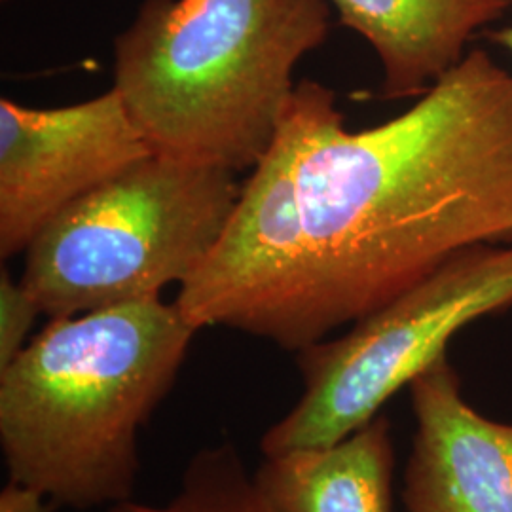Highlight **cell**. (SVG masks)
I'll return each mask as SVG.
<instances>
[{"label": "cell", "instance_id": "30bf717a", "mask_svg": "<svg viewBox=\"0 0 512 512\" xmlns=\"http://www.w3.org/2000/svg\"><path fill=\"white\" fill-rule=\"evenodd\" d=\"M109 512H277L230 440L205 446L184 469L181 486L164 505L128 501Z\"/></svg>", "mask_w": 512, "mask_h": 512}, {"label": "cell", "instance_id": "277c9868", "mask_svg": "<svg viewBox=\"0 0 512 512\" xmlns=\"http://www.w3.org/2000/svg\"><path fill=\"white\" fill-rule=\"evenodd\" d=\"M236 175L148 154L50 220L19 281L50 319L156 300L217 247L241 196Z\"/></svg>", "mask_w": 512, "mask_h": 512}, {"label": "cell", "instance_id": "4fadbf2b", "mask_svg": "<svg viewBox=\"0 0 512 512\" xmlns=\"http://www.w3.org/2000/svg\"><path fill=\"white\" fill-rule=\"evenodd\" d=\"M488 37L492 38V42L499 44L501 48H505L512 55V23L507 27H501L497 31L488 33Z\"/></svg>", "mask_w": 512, "mask_h": 512}, {"label": "cell", "instance_id": "8992f818", "mask_svg": "<svg viewBox=\"0 0 512 512\" xmlns=\"http://www.w3.org/2000/svg\"><path fill=\"white\" fill-rule=\"evenodd\" d=\"M150 152L118 93L71 107L0 101V256L25 253L71 203Z\"/></svg>", "mask_w": 512, "mask_h": 512}, {"label": "cell", "instance_id": "52a82bcc", "mask_svg": "<svg viewBox=\"0 0 512 512\" xmlns=\"http://www.w3.org/2000/svg\"><path fill=\"white\" fill-rule=\"evenodd\" d=\"M416 435L404 473L408 512H512V423L478 414L442 355L410 384Z\"/></svg>", "mask_w": 512, "mask_h": 512}, {"label": "cell", "instance_id": "8fae6325", "mask_svg": "<svg viewBox=\"0 0 512 512\" xmlns=\"http://www.w3.org/2000/svg\"><path fill=\"white\" fill-rule=\"evenodd\" d=\"M42 311L35 298L6 270L0 272V370L29 344L27 334Z\"/></svg>", "mask_w": 512, "mask_h": 512}, {"label": "cell", "instance_id": "3957f363", "mask_svg": "<svg viewBox=\"0 0 512 512\" xmlns=\"http://www.w3.org/2000/svg\"><path fill=\"white\" fill-rule=\"evenodd\" d=\"M329 0H143L114 38V84L152 154L232 173L274 147Z\"/></svg>", "mask_w": 512, "mask_h": 512}, {"label": "cell", "instance_id": "5b68a950", "mask_svg": "<svg viewBox=\"0 0 512 512\" xmlns=\"http://www.w3.org/2000/svg\"><path fill=\"white\" fill-rule=\"evenodd\" d=\"M509 308L512 245H478L452 256L340 338L296 353L304 391L264 433L262 454L325 448L346 439L446 355L459 330Z\"/></svg>", "mask_w": 512, "mask_h": 512}, {"label": "cell", "instance_id": "9c48e42d", "mask_svg": "<svg viewBox=\"0 0 512 512\" xmlns=\"http://www.w3.org/2000/svg\"><path fill=\"white\" fill-rule=\"evenodd\" d=\"M391 421L376 416L325 448L264 456L255 471L277 512H393Z\"/></svg>", "mask_w": 512, "mask_h": 512}, {"label": "cell", "instance_id": "7a4b0ae2", "mask_svg": "<svg viewBox=\"0 0 512 512\" xmlns=\"http://www.w3.org/2000/svg\"><path fill=\"white\" fill-rule=\"evenodd\" d=\"M196 332L162 298L52 317L0 370L10 480L74 511L133 501L139 433L177 382Z\"/></svg>", "mask_w": 512, "mask_h": 512}, {"label": "cell", "instance_id": "6da1fadb", "mask_svg": "<svg viewBox=\"0 0 512 512\" xmlns=\"http://www.w3.org/2000/svg\"><path fill=\"white\" fill-rule=\"evenodd\" d=\"M300 255L266 332L302 351L478 245L512 241V74L473 50L397 118L351 131L302 80L283 120Z\"/></svg>", "mask_w": 512, "mask_h": 512}, {"label": "cell", "instance_id": "7c38bea8", "mask_svg": "<svg viewBox=\"0 0 512 512\" xmlns=\"http://www.w3.org/2000/svg\"><path fill=\"white\" fill-rule=\"evenodd\" d=\"M48 497L35 488L8 480L0 492V512H52Z\"/></svg>", "mask_w": 512, "mask_h": 512}, {"label": "cell", "instance_id": "ba28073f", "mask_svg": "<svg viewBox=\"0 0 512 512\" xmlns=\"http://www.w3.org/2000/svg\"><path fill=\"white\" fill-rule=\"evenodd\" d=\"M382 63V97L420 99L465 57L480 29L505 18L512 0H329Z\"/></svg>", "mask_w": 512, "mask_h": 512}]
</instances>
